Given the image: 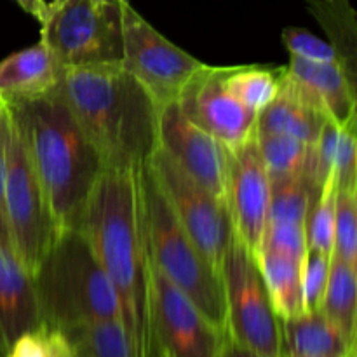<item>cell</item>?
<instances>
[{"instance_id":"1f68e13d","label":"cell","mask_w":357,"mask_h":357,"mask_svg":"<svg viewBox=\"0 0 357 357\" xmlns=\"http://www.w3.org/2000/svg\"><path fill=\"white\" fill-rule=\"evenodd\" d=\"M261 248L303 260L307 251L305 225L289 222H268L261 237L260 250Z\"/></svg>"},{"instance_id":"7a4b0ae2","label":"cell","mask_w":357,"mask_h":357,"mask_svg":"<svg viewBox=\"0 0 357 357\" xmlns=\"http://www.w3.org/2000/svg\"><path fill=\"white\" fill-rule=\"evenodd\" d=\"M59 94L108 167H143L159 146L152 94L122 65L63 68Z\"/></svg>"},{"instance_id":"ffe728a7","label":"cell","mask_w":357,"mask_h":357,"mask_svg":"<svg viewBox=\"0 0 357 357\" xmlns=\"http://www.w3.org/2000/svg\"><path fill=\"white\" fill-rule=\"evenodd\" d=\"M326 121L323 112L305 103L282 82L278 96L258 112L255 135H286L314 145Z\"/></svg>"},{"instance_id":"836d02e7","label":"cell","mask_w":357,"mask_h":357,"mask_svg":"<svg viewBox=\"0 0 357 357\" xmlns=\"http://www.w3.org/2000/svg\"><path fill=\"white\" fill-rule=\"evenodd\" d=\"M338 131H340V126L328 119L323 128H321L316 143H314V185H316V194L333 174Z\"/></svg>"},{"instance_id":"8fae6325","label":"cell","mask_w":357,"mask_h":357,"mask_svg":"<svg viewBox=\"0 0 357 357\" xmlns=\"http://www.w3.org/2000/svg\"><path fill=\"white\" fill-rule=\"evenodd\" d=\"M152 338L155 357H222L225 338L153 264Z\"/></svg>"},{"instance_id":"4fadbf2b","label":"cell","mask_w":357,"mask_h":357,"mask_svg":"<svg viewBox=\"0 0 357 357\" xmlns=\"http://www.w3.org/2000/svg\"><path fill=\"white\" fill-rule=\"evenodd\" d=\"M225 204L234 236L257 255L271 208V176L258 152L257 139L229 149Z\"/></svg>"},{"instance_id":"8d00e7d4","label":"cell","mask_w":357,"mask_h":357,"mask_svg":"<svg viewBox=\"0 0 357 357\" xmlns=\"http://www.w3.org/2000/svg\"><path fill=\"white\" fill-rule=\"evenodd\" d=\"M222 357H261V356L255 354V352L250 351V349L241 347V345H237L236 342H232L225 335V338H223V345H222Z\"/></svg>"},{"instance_id":"e575fe53","label":"cell","mask_w":357,"mask_h":357,"mask_svg":"<svg viewBox=\"0 0 357 357\" xmlns=\"http://www.w3.org/2000/svg\"><path fill=\"white\" fill-rule=\"evenodd\" d=\"M7 138H9V112H7L3 101L0 100V237L10 243L9 230H7L6 204H3L7 173Z\"/></svg>"},{"instance_id":"9c48e42d","label":"cell","mask_w":357,"mask_h":357,"mask_svg":"<svg viewBox=\"0 0 357 357\" xmlns=\"http://www.w3.org/2000/svg\"><path fill=\"white\" fill-rule=\"evenodd\" d=\"M146 166L185 232L220 271V261L234 237L225 201L188 176L159 146Z\"/></svg>"},{"instance_id":"4316f807","label":"cell","mask_w":357,"mask_h":357,"mask_svg":"<svg viewBox=\"0 0 357 357\" xmlns=\"http://www.w3.org/2000/svg\"><path fill=\"white\" fill-rule=\"evenodd\" d=\"M312 194V183L305 178L271 180L268 222H289L305 225L307 209H309L310 195Z\"/></svg>"},{"instance_id":"30bf717a","label":"cell","mask_w":357,"mask_h":357,"mask_svg":"<svg viewBox=\"0 0 357 357\" xmlns=\"http://www.w3.org/2000/svg\"><path fill=\"white\" fill-rule=\"evenodd\" d=\"M124 56L121 65L164 107L178 100L202 61L167 40L131 3H122Z\"/></svg>"},{"instance_id":"44dd1931","label":"cell","mask_w":357,"mask_h":357,"mask_svg":"<svg viewBox=\"0 0 357 357\" xmlns=\"http://www.w3.org/2000/svg\"><path fill=\"white\" fill-rule=\"evenodd\" d=\"M257 258L279 319H288L305 312L302 293L303 260L265 248L258 251Z\"/></svg>"},{"instance_id":"f1b7e54d","label":"cell","mask_w":357,"mask_h":357,"mask_svg":"<svg viewBox=\"0 0 357 357\" xmlns=\"http://www.w3.org/2000/svg\"><path fill=\"white\" fill-rule=\"evenodd\" d=\"M3 357H73V345L61 330L38 324L21 333Z\"/></svg>"},{"instance_id":"9a60e30c","label":"cell","mask_w":357,"mask_h":357,"mask_svg":"<svg viewBox=\"0 0 357 357\" xmlns=\"http://www.w3.org/2000/svg\"><path fill=\"white\" fill-rule=\"evenodd\" d=\"M282 82L338 126L357 112V94L351 89L337 61L319 63L289 56Z\"/></svg>"},{"instance_id":"cb8c5ba5","label":"cell","mask_w":357,"mask_h":357,"mask_svg":"<svg viewBox=\"0 0 357 357\" xmlns=\"http://www.w3.org/2000/svg\"><path fill=\"white\" fill-rule=\"evenodd\" d=\"M284 72L286 65L229 66L225 75V87L241 105L258 114L279 94Z\"/></svg>"},{"instance_id":"6da1fadb","label":"cell","mask_w":357,"mask_h":357,"mask_svg":"<svg viewBox=\"0 0 357 357\" xmlns=\"http://www.w3.org/2000/svg\"><path fill=\"white\" fill-rule=\"evenodd\" d=\"M80 230L114 288L131 357H155L152 260L143 213L142 167L101 171Z\"/></svg>"},{"instance_id":"f546056e","label":"cell","mask_w":357,"mask_h":357,"mask_svg":"<svg viewBox=\"0 0 357 357\" xmlns=\"http://www.w3.org/2000/svg\"><path fill=\"white\" fill-rule=\"evenodd\" d=\"M330 265L331 255L307 248L302 261V293L305 312L319 309L330 275Z\"/></svg>"},{"instance_id":"4dcf8cb0","label":"cell","mask_w":357,"mask_h":357,"mask_svg":"<svg viewBox=\"0 0 357 357\" xmlns=\"http://www.w3.org/2000/svg\"><path fill=\"white\" fill-rule=\"evenodd\" d=\"M333 176L338 188H357V112L340 124Z\"/></svg>"},{"instance_id":"d6986e66","label":"cell","mask_w":357,"mask_h":357,"mask_svg":"<svg viewBox=\"0 0 357 357\" xmlns=\"http://www.w3.org/2000/svg\"><path fill=\"white\" fill-rule=\"evenodd\" d=\"M321 24L351 89L357 94V16L351 0H303Z\"/></svg>"},{"instance_id":"2e32d148","label":"cell","mask_w":357,"mask_h":357,"mask_svg":"<svg viewBox=\"0 0 357 357\" xmlns=\"http://www.w3.org/2000/svg\"><path fill=\"white\" fill-rule=\"evenodd\" d=\"M40 324L33 279L14 253L10 243L0 237V357L28 330Z\"/></svg>"},{"instance_id":"ac0fdd59","label":"cell","mask_w":357,"mask_h":357,"mask_svg":"<svg viewBox=\"0 0 357 357\" xmlns=\"http://www.w3.org/2000/svg\"><path fill=\"white\" fill-rule=\"evenodd\" d=\"M281 356L357 357L340 330L321 312L310 310L281 319Z\"/></svg>"},{"instance_id":"7402d4cb","label":"cell","mask_w":357,"mask_h":357,"mask_svg":"<svg viewBox=\"0 0 357 357\" xmlns=\"http://www.w3.org/2000/svg\"><path fill=\"white\" fill-rule=\"evenodd\" d=\"M319 310L340 330L349 349L357 352V267L331 257Z\"/></svg>"},{"instance_id":"d590c367","label":"cell","mask_w":357,"mask_h":357,"mask_svg":"<svg viewBox=\"0 0 357 357\" xmlns=\"http://www.w3.org/2000/svg\"><path fill=\"white\" fill-rule=\"evenodd\" d=\"M21 9L24 10L26 14H30L31 17L42 23L45 20V14H47L49 9V2L45 0H14Z\"/></svg>"},{"instance_id":"e0dca14e","label":"cell","mask_w":357,"mask_h":357,"mask_svg":"<svg viewBox=\"0 0 357 357\" xmlns=\"http://www.w3.org/2000/svg\"><path fill=\"white\" fill-rule=\"evenodd\" d=\"M61 77L63 66L38 40L0 61V100L16 103L45 96L58 89Z\"/></svg>"},{"instance_id":"7c38bea8","label":"cell","mask_w":357,"mask_h":357,"mask_svg":"<svg viewBox=\"0 0 357 357\" xmlns=\"http://www.w3.org/2000/svg\"><path fill=\"white\" fill-rule=\"evenodd\" d=\"M227 70L229 66L202 63L185 84L176 103L194 124L220 139L227 149H234L255 138L258 114L227 91Z\"/></svg>"},{"instance_id":"484cf974","label":"cell","mask_w":357,"mask_h":357,"mask_svg":"<svg viewBox=\"0 0 357 357\" xmlns=\"http://www.w3.org/2000/svg\"><path fill=\"white\" fill-rule=\"evenodd\" d=\"M335 202H337V181L331 174L330 180L310 195L309 209L305 216L307 248L323 253H333L335 237Z\"/></svg>"},{"instance_id":"8992f818","label":"cell","mask_w":357,"mask_h":357,"mask_svg":"<svg viewBox=\"0 0 357 357\" xmlns=\"http://www.w3.org/2000/svg\"><path fill=\"white\" fill-rule=\"evenodd\" d=\"M40 42L63 68L121 65L122 3L52 0L40 23Z\"/></svg>"},{"instance_id":"f35d334b","label":"cell","mask_w":357,"mask_h":357,"mask_svg":"<svg viewBox=\"0 0 357 357\" xmlns=\"http://www.w3.org/2000/svg\"><path fill=\"white\" fill-rule=\"evenodd\" d=\"M281 357H298V356H281Z\"/></svg>"},{"instance_id":"5b68a950","label":"cell","mask_w":357,"mask_h":357,"mask_svg":"<svg viewBox=\"0 0 357 357\" xmlns=\"http://www.w3.org/2000/svg\"><path fill=\"white\" fill-rule=\"evenodd\" d=\"M143 213L152 264L216 328L225 331V296L218 267L204 257L171 211L149 166L142 167Z\"/></svg>"},{"instance_id":"603a6c76","label":"cell","mask_w":357,"mask_h":357,"mask_svg":"<svg viewBox=\"0 0 357 357\" xmlns=\"http://www.w3.org/2000/svg\"><path fill=\"white\" fill-rule=\"evenodd\" d=\"M258 152L271 180L305 178L312 183L314 194V145L286 135H255Z\"/></svg>"},{"instance_id":"74e56055","label":"cell","mask_w":357,"mask_h":357,"mask_svg":"<svg viewBox=\"0 0 357 357\" xmlns=\"http://www.w3.org/2000/svg\"><path fill=\"white\" fill-rule=\"evenodd\" d=\"M98 2H112V3H129V0H98Z\"/></svg>"},{"instance_id":"d4e9b609","label":"cell","mask_w":357,"mask_h":357,"mask_svg":"<svg viewBox=\"0 0 357 357\" xmlns=\"http://www.w3.org/2000/svg\"><path fill=\"white\" fill-rule=\"evenodd\" d=\"M73 357H131L128 338L119 319L98 321L70 331Z\"/></svg>"},{"instance_id":"ba28073f","label":"cell","mask_w":357,"mask_h":357,"mask_svg":"<svg viewBox=\"0 0 357 357\" xmlns=\"http://www.w3.org/2000/svg\"><path fill=\"white\" fill-rule=\"evenodd\" d=\"M3 204L10 246L31 275L59 229L40 178L10 115Z\"/></svg>"},{"instance_id":"d6a6232c","label":"cell","mask_w":357,"mask_h":357,"mask_svg":"<svg viewBox=\"0 0 357 357\" xmlns=\"http://www.w3.org/2000/svg\"><path fill=\"white\" fill-rule=\"evenodd\" d=\"M282 45L289 51V56L309 59V61L328 63L335 61V51L330 42L319 38L305 28L286 26L281 33Z\"/></svg>"},{"instance_id":"52a82bcc","label":"cell","mask_w":357,"mask_h":357,"mask_svg":"<svg viewBox=\"0 0 357 357\" xmlns=\"http://www.w3.org/2000/svg\"><path fill=\"white\" fill-rule=\"evenodd\" d=\"M225 335L261 357H281V319L272 307L257 255L236 236L220 261Z\"/></svg>"},{"instance_id":"277c9868","label":"cell","mask_w":357,"mask_h":357,"mask_svg":"<svg viewBox=\"0 0 357 357\" xmlns=\"http://www.w3.org/2000/svg\"><path fill=\"white\" fill-rule=\"evenodd\" d=\"M40 324L63 333L119 319L114 288L80 229H61L31 274Z\"/></svg>"},{"instance_id":"3957f363","label":"cell","mask_w":357,"mask_h":357,"mask_svg":"<svg viewBox=\"0 0 357 357\" xmlns=\"http://www.w3.org/2000/svg\"><path fill=\"white\" fill-rule=\"evenodd\" d=\"M3 105L40 178L58 229H80L105 169L100 153L58 89L35 100Z\"/></svg>"},{"instance_id":"5bb4252c","label":"cell","mask_w":357,"mask_h":357,"mask_svg":"<svg viewBox=\"0 0 357 357\" xmlns=\"http://www.w3.org/2000/svg\"><path fill=\"white\" fill-rule=\"evenodd\" d=\"M159 149L197 183L225 201L229 149L190 121L176 101L160 107Z\"/></svg>"},{"instance_id":"83f0119b","label":"cell","mask_w":357,"mask_h":357,"mask_svg":"<svg viewBox=\"0 0 357 357\" xmlns=\"http://www.w3.org/2000/svg\"><path fill=\"white\" fill-rule=\"evenodd\" d=\"M331 257L357 267V188L337 187Z\"/></svg>"}]
</instances>
